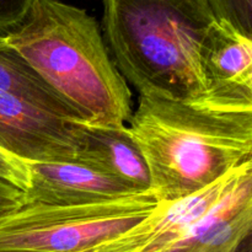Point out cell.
<instances>
[{"label":"cell","mask_w":252,"mask_h":252,"mask_svg":"<svg viewBox=\"0 0 252 252\" xmlns=\"http://www.w3.org/2000/svg\"><path fill=\"white\" fill-rule=\"evenodd\" d=\"M127 128L157 202L177 201L252 161V90L209 88L194 101L139 96Z\"/></svg>","instance_id":"1"},{"label":"cell","mask_w":252,"mask_h":252,"mask_svg":"<svg viewBox=\"0 0 252 252\" xmlns=\"http://www.w3.org/2000/svg\"><path fill=\"white\" fill-rule=\"evenodd\" d=\"M89 127H127L132 93L116 68L97 21L59 0H32L22 21L4 33Z\"/></svg>","instance_id":"2"},{"label":"cell","mask_w":252,"mask_h":252,"mask_svg":"<svg viewBox=\"0 0 252 252\" xmlns=\"http://www.w3.org/2000/svg\"><path fill=\"white\" fill-rule=\"evenodd\" d=\"M214 21L207 0H103L106 46L139 96L203 97L199 49Z\"/></svg>","instance_id":"3"},{"label":"cell","mask_w":252,"mask_h":252,"mask_svg":"<svg viewBox=\"0 0 252 252\" xmlns=\"http://www.w3.org/2000/svg\"><path fill=\"white\" fill-rule=\"evenodd\" d=\"M157 204L150 191L84 206L22 203L0 213V252H91Z\"/></svg>","instance_id":"4"},{"label":"cell","mask_w":252,"mask_h":252,"mask_svg":"<svg viewBox=\"0 0 252 252\" xmlns=\"http://www.w3.org/2000/svg\"><path fill=\"white\" fill-rule=\"evenodd\" d=\"M85 126L0 94V149L26 162H75Z\"/></svg>","instance_id":"5"},{"label":"cell","mask_w":252,"mask_h":252,"mask_svg":"<svg viewBox=\"0 0 252 252\" xmlns=\"http://www.w3.org/2000/svg\"><path fill=\"white\" fill-rule=\"evenodd\" d=\"M250 169L252 161L231 170L197 193L177 201L158 202L157 207L135 225L91 252H162L225 197Z\"/></svg>","instance_id":"6"},{"label":"cell","mask_w":252,"mask_h":252,"mask_svg":"<svg viewBox=\"0 0 252 252\" xmlns=\"http://www.w3.org/2000/svg\"><path fill=\"white\" fill-rule=\"evenodd\" d=\"M24 203L84 206L137 194L118 180L78 162H27Z\"/></svg>","instance_id":"7"},{"label":"cell","mask_w":252,"mask_h":252,"mask_svg":"<svg viewBox=\"0 0 252 252\" xmlns=\"http://www.w3.org/2000/svg\"><path fill=\"white\" fill-rule=\"evenodd\" d=\"M252 226V169L233 189L162 252H239Z\"/></svg>","instance_id":"8"},{"label":"cell","mask_w":252,"mask_h":252,"mask_svg":"<svg viewBox=\"0 0 252 252\" xmlns=\"http://www.w3.org/2000/svg\"><path fill=\"white\" fill-rule=\"evenodd\" d=\"M75 162L108 175L138 193L150 191L149 169L127 127L85 126Z\"/></svg>","instance_id":"9"},{"label":"cell","mask_w":252,"mask_h":252,"mask_svg":"<svg viewBox=\"0 0 252 252\" xmlns=\"http://www.w3.org/2000/svg\"><path fill=\"white\" fill-rule=\"evenodd\" d=\"M207 88L252 90V38L220 21H214L199 49Z\"/></svg>","instance_id":"10"},{"label":"cell","mask_w":252,"mask_h":252,"mask_svg":"<svg viewBox=\"0 0 252 252\" xmlns=\"http://www.w3.org/2000/svg\"><path fill=\"white\" fill-rule=\"evenodd\" d=\"M0 94L56 115L85 125L79 113L42 79L29 62L0 34Z\"/></svg>","instance_id":"11"},{"label":"cell","mask_w":252,"mask_h":252,"mask_svg":"<svg viewBox=\"0 0 252 252\" xmlns=\"http://www.w3.org/2000/svg\"><path fill=\"white\" fill-rule=\"evenodd\" d=\"M217 21L252 38V0H207Z\"/></svg>","instance_id":"12"},{"label":"cell","mask_w":252,"mask_h":252,"mask_svg":"<svg viewBox=\"0 0 252 252\" xmlns=\"http://www.w3.org/2000/svg\"><path fill=\"white\" fill-rule=\"evenodd\" d=\"M0 184L25 192L29 186L27 162L0 149Z\"/></svg>","instance_id":"13"},{"label":"cell","mask_w":252,"mask_h":252,"mask_svg":"<svg viewBox=\"0 0 252 252\" xmlns=\"http://www.w3.org/2000/svg\"><path fill=\"white\" fill-rule=\"evenodd\" d=\"M32 0H0V34L16 27L26 15Z\"/></svg>","instance_id":"14"},{"label":"cell","mask_w":252,"mask_h":252,"mask_svg":"<svg viewBox=\"0 0 252 252\" xmlns=\"http://www.w3.org/2000/svg\"><path fill=\"white\" fill-rule=\"evenodd\" d=\"M24 203V192L14 187L0 184V213Z\"/></svg>","instance_id":"15"}]
</instances>
